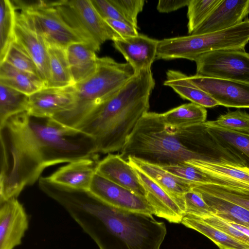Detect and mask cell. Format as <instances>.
<instances>
[{
	"label": "cell",
	"instance_id": "6da1fadb",
	"mask_svg": "<svg viewBox=\"0 0 249 249\" xmlns=\"http://www.w3.org/2000/svg\"><path fill=\"white\" fill-rule=\"evenodd\" d=\"M0 203L17 197L47 167L97 156L96 142L85 133L52 118L27 111L0 126Z\"/></svg>",
	"mask_w": 249,
	"mask_h": 249
},
{
	"label": "cell",
	"instance_id": "7a4b0ae2",
	"mask_svg": "<svg viewBox=\"0 0 249 249\" xmlns=\"http://www.w3.org/2000/svg\"><path fill=\"white\" fill-rule=\"evenodd\" d=\"M48 196L57 202L100 249H160L165 224L151 214L118 209L89 191L52 184Z\"/></svg>",
	"mask_w": 249,
	"mask_h": 249
},
{
	"label": "cell",
	"instance_id": "3957f363",
	"mask_svg": "<svg viewBox=\"0 0 249 249\" xmlns=\"http://www.w3.org/2000/svg\"><path fill=\"white\" fill-rule=\"evenodd\" d=\"M120 155L126 160L133 157L163 166L192 160L217 162L221 151L205 122L173 127L162 123L160 113L148 111L138 122Z\"/></svg>",
	"mask_w": 249,
	"mask_h": 249
},
{
	"label": "cell",
	"instance_id": "277c9868",
	"mask_svg": "<svg viewBox=\"0 0 249 249\" xmlns=\"http://www.w3.org/2000/svg\"><path fill=\"white\" fill-rule=\"evenodd\" d=\"M155 86L151 69L135 73L75 129L94 139L98 154L121 151L138 122L148 112Z\"/></svg>",
	"mask_w": 249,
	"mask_h": 249
},
{
	"label": "cell",
	"instance_id": "5b68a950",
	"mask_svg": "<svg viewBox=\"0 0 249 249\" xmlns=\"http://www.w3.org/2000/svg\"><path fill=\"white\" fill-rule=\"evenodd\" d=\"M134 75L133 69L127 62L119 63L108 56L98 57L95 72L74 84L75 102L71 108L52 118L75 129L92 110L117 91Z\"/></svg>",
	"mask_w": 249,
	"mask_h": 249
},
{
	"label": "cell",
	"instance_id": "8992f818",
	"mask_svg": "<svg viewBox=\"0 0 249 249\" xmlns=\"http://www.w3.org/2000/svg\"><path fill=\"white\" fill-rule=\"evenodd\" d=\"M249 42V19L232 27L211 33L164 38L159 41L158 59L191 61L206 53L222 50L245 51Z\"/></svg>",
	"mask_w": 249,
	"mask_h": 249
},
{
	"label": "cell",
	"instance_id": "52a82bcc",
	"mask_svg": "<svg viewBox=\"0 0 249 249\" xmlns=\"http://www.w3.org/2000/svg\"><path fill=\"white\" fill-rule=\"evenodd\" d=\"M53 5L66 23L95 52L105 41L122 38L100 16L91 0H57Z\"/></svg>",
	"mask_w": 249,
	"mask_h": 249
},
{
	"label": "cell",
	"instance_id": "ba28073f",
	"mask_svg": "<svg viewBox=\"0 0 249 249\" xmlns=\"http://www.w3.org/2000/svg\"><path fill=\"white\" fill-rule=\"evenodd\" d=\"M53 1L14 0L12 2L16 9L28 15L48 44L66 48L74 43L85 42L63 19Z\"/></svg>",
	"mask_w": 249,
	"mask_h": 249
},
{
	"label": "cell",
	"instance_id": "9c48e42d",
	"mask_svg": "<svg viewBox=\"0 0 249 249\" xmlns=\"http://www.w3.org/2000/svg\"><path fill=\"white\" fill-rule=\"evenodd\" d=\"M196 75L249 83V53L222 50L203 54L195 61Z\"/></svg>",
	"mask_w": 249,
	"mask_h": 249
},
{
	"label": "cell",
	"instance_id": "30bf717a",
	"mask_svg": "<svg viewBox=\"0 0 249 249\" xmlns=\"http://www.w3.org/2000/svg\"><path fill=\"white\" fill-rule=\"evenodd\" d=\"M89 191L110 206L128 211L154 214L153 208L145 197L111 181L96 172Z\"/></svg>",
	"mask_w": 249,
	"mask_h": 249
},
{
	"label": "cell",
	"instance_id": "8fae6325",
	"mask_svg": "<svg viewBox=\"0 0 249 249\" xmlns=\"http://www.w3.org/2000/svg\"><path fill=\"white\" fill-rule=\"evenodd\" d=\"M14 41L34 61L46 87L50 76L48 44L28 15L22 10L17 13Z\"/></svg>",
	"mask_w": 249,
	"mask_h": 249
},
{
	"label": "cell",
	"instance_id": "7c38bea8",
	"mask_svg": "<svg viewBox=\"0 0 249 249\" xmlns=\"http://www.w3.org/2000/svg\"><path fill=\"white\" fill-rule=\"evenodd\" d=\"M188 79L219 105L227 107L249 108V83L196 74L188 76Z\"/></svg>",
	"mask_w": 249,
	"mask_h": 249
},
{
	"label": "cell",
	"instance_id": "4fadbf2b",
	"mask_svg": "<svg viewBox=\"0 0 249 249\" xmlns=\"http://www.w3.org/2000/svg\"><path fill=\"white\" fill-rule=\"evenodd\" d=\"M0 203V249H14L28 228V215L16 197Z\"/></svg>",
	"mask_w": 249,
	"mask_h": 249
},
{
	"label": "cell",
	"instance_id": "5bb4252c",
	"mask_svg": "<svg viewBox=\"0 0 249 249\" xmlns=\"http://www.w3.org/2000/svg\"><path fill=\"white\" fill-rule=\"evenodd\" d=\"M74 85L63 88H44L29 96V114L52 118L70 109L75 102Z\"/></svg>",
	"mask_w": 249,
	"mask_h": 249
},
{
	"label": "cell",
	"instance_id": "9a60e30c",
	"mask_svg": "<svg viewBox=\"0 0 249 249\" xmlns=\"http://www.w3.org/2000/svg\"><path fill=\"white\" fill-rule=\"evenodd\" d=\"M159 41L139 34L135 36L116 39L113 45L137 73L151 69L157 57Z\"/></svg>",
	"mask_w": 249,
	"mask_h": 249
},
{
	"label": "cell",
	"instance_id": "2e32d148",
	"mask_svg": "<svg viewBox=\"0 0 249 249\" xmlns=\"http://www.w3.org/2000/svg\"><path fill=\"white\" fill-rule=\"evenodd\" d=\"M249 14V0H222L191 35L225 30L243 22Z\"/></svg>",
	"mask_w": 249,
	"mask_h": 249
},
{
	"label": "cell",
	"instance_id": "e0dca14e",
	"mask_svg": "<svg viewBox=\"0 0 249 249\" xmlns=\"http://www.w3.org/2000/svg\"><path fill=\"white\" fill-rule=\"evenodd\" d=\"M126 160L132 166L142 171L161 187L185 214L184 195L193 188V184L174 176L158 165L133 157H129Z\"/></svg>",
	"mask_w": 249,
	"mask_h": 249
},
{
	"label": "cell",
	"instance_id": "ac0fdd59",
	"mask_svg": "<svg viewBox=\"0 0 249 249\" xmlns=\"http://www.w3.org/2000/svg\"><path fill=\"white\" fill-rule=\"evenodd\" d=\"M96 171L111 181L145 197L144 189L134 169L120 154H108L98 161Z\"/></svg>",
	"mask_w": 249,
	"mask_h": 249
},
{
	"label": "cell",
	"instance_id": "d6986e66",
	"mask_svg": "<svg viewBox=\"0 0 249 249\" xmlns=\"http://www.w3.org/2000/svg\"><path fill=\"white\" fill-rule=\"evenodd\" d=\"M98 161L97 155L71 162L47 177L52 182L59 185L75 190L89 191L96 172Z\"/></svg>",
	"mask_w": 249,
	"mask_h": 249
},
{
	"label": "cell",
	"instance_id": "ffe728a7",
	"mask_svg": "<svg viewBox=\"0 0 249 249\" xmlns=\"http://www.w3.org/2000/svg\"><path fill=\"white\" fill-rule=\"evenodd\" d=\"M132 167L144 189L145 197L153 208L154 214L170 223H181L185 214L175 201L150 178Z\"/></svg>",
	"mask_w": 249,
	"mask_h": 249
},
{
	"label": "cell",
	"instance_id": "44dd1931",
	"mask_svg": "<svg viewBox=\"0 0 249 249\" xmlns=\"http://www.w3.org/2000/svg\"><path fill=\"white\" fill-rule=\"evenodd\" d=\"M71 72L74 84L93 74L96 70L98 57L88 44L76 42L66 48Z\"/></svg>",
	"mask_w": 249,
	"mask_h": 249
},
{
	"label": "cell",
	"instance_id": "7402d4cb",
	"mask_svg": "<svg viewBox=\"0 0 249 249\" xmlns=\"http://www.w3.org/2000/svg\"><path fill=\"white\" fill-rule=\"evenodd\" d=\"M207 130L214 141L241 160L249 169V134L227 129L206 121Z\"/></svg>",
	"mask_w": 249,
	"mask_h": 249
},
{
	"label": "cell",
	"instance_id": "603a6c76",
	"mask_svg": "<svg viewBox=\"0 0 249 249\" xmlns=\"http://www.w3.org/2000/svg\"><path fill=\"white\" fill-rule=\"evenodd\" d=\"M163 84L171 88L182 98L205 108L219 105L209 95L192 83L188 76L179 71L168 70Z\"/></svg>",
	"mask_w": 249,
	"mask_h": 249
},
{
	"label": "cell",
	"instance_id": "cb8c5ba5",
	"mask_svg": "<svg viewBox=\"0 0 249 249\" xmlns=\"http://www.w3.org/2000/svg\"><path fill=\"white\" fill-rule=\"evenodd\" d=\"M0 83L29 96L45 87L39 76L17 69L6 61L0 64Z\"/></svg>",
	"mask_w": 249,
	"mask_h": 249
},
{
	"label": "cell",
	"instance_id": "d4e9b609",
	"mask_svg": "<svg viewBox=\"0 0 249 249\" xmlns=\"http://www.w3.org/2000/svg\"><path fill=\"white\" fill-rule=\"evenodd\" d=\"M48 46L50 76L45 88H63L74 85L66 48L53 44H48Z\"/></svg>",
	"mask_w": 249,
	"mask_h": 249
},
{
	"label": "cell",
	"instance_id": "484cf974",
	"mask_svg": "<svg viewBox=\"0 0 249 249\" xmlns=\"http://www.w3.org/2000/svg\"><path fill=\"white\" fill-rule=\"evenodd\" d=\"M207 111L205 107L191 103L160 113L162 123L166 126L184 127L206 122Z\"/></svg>",
	"mask_w": 249,
	"mask_h": 249
},
{
	"label": "cell",
	"instance_id": "4316f807",
	"mask_svg": "<svg viewBox=\"0 0 249 249\" xmlns=\"http://www.w3.org/2000/svg\"><path fill=\"white\" fill-rule=\"evenodd\" d=\"M181 223L203 234L214 243L220 249H249V246L235 239L198 218L185 215Z\"/></svg>",
	"mask_w": 249,
	"mask_h": 249
},
{
	"label": "cell",
	"instance_id": "83f0119b",
	"mask_svg": "<svg viewBox=\"0 0 249 249\" xmlns=\"http://www.w3.org/2000/svg\"><path fill=\"white\" fill-rule=\"evenodd\" d=\"M198 192L212 209L214 215L229 223L249 228V210L227 200L205 193Z\"/></svg>",
	"mask_w": 249,
	"mask_h": 249
},
{
	"label": "cell",
	"instance_id": "f1b7e54d",
	"mask_svg": "<svg viewBox=\"0 0 249 249\" xmlns=\"http://www.w3.org/2000/svg\"><path fill=\"white\" fill-rule=\"evenodd\" d=\"M16 8L9 0H0V64L15 40Z\"/></svg>",
	"mask_w": 249,
	"mask_h": 249
},
{
	"label": "cell",
	"instance_id": "f546056e",
	"mask_svg": "<svg viewBox=\"0 0 249 249\" xmlns=\"http://www.w3.org/2000/svg\"><path fill=\"white\" fill-rule=\"evenodd\" d=\"M29 96L0 83V126L10 117L25 111Z\"/></svg>",
	"mask_w": 249,
	"mask_h": 249
},
{
	"label": "cell",
	"instance_id": "4dcf8cb0",
	"mask_svg": "<svg viewBox=\"0 0 249 249\" xmlns=\"http://www.w3.org/2000/svg\"><path fill=\"white\" fill-rule=\"evenodd\" d=\"M193 189L231 201L249 211V189L211 184H195Z\"/></svg>",
	"mask_w": 249,
	"mask_h": 249
},
{
	"label": "cell",
	"instance_id": "1f68e13d",
	"mask_svg": "<svg viewBox=\"0 0 249 249\" xmlns=\"http://www.w3.org/2000/svg\"><path fill=\"white\" fill-rule=\"evenodd\" d=\"M185 163L191 165L204 172L228 177L249 185V169L246 167L201 160H190Z\"/></svg>",
	"mask_w": 249,
	"mask_h": 249
},
{
	"label": "cell",
	"instance_id": "d6a6232c",
	"mask_svg": "<svg viewBox=\"0 0 249 249\" xmlns=\"http://www.w3.org/2000/svg\"><path fill=\"white\" fill-rule=\"evenodd\" d=\"M222 0H190L187 7L188 34L200 26L221 2Z\"/></svg>",
	"mask_w": 249,
	"mask_h": 249
},
{
	"label": "cell",
	"instance_id": "836d02e7",
	"mask_svg": "<svg viewBox=\"0 0 249 249\" xmlns=\"http://www.w3.org/2000/svg\"><path fill=\"white\" fill-rule=\"evenodd\" d=\"M211 123L219 127L249 134V114L240 110L229 111Z\"/></svg>",
	"mask_w": 249,
	"mask_h": 249
},
{
	"label": "cell",
	"instance_id": "e575fe53",
	"mask_svg": "<svg viewBox=\"0 0 249 249\" xmlns=\"http://www.w3.org/2000/svg\"><path fill=\"white\" fill-rule=\"evenodd\" d=\"M5 61L17 69L36 74L41 77L39 70L34 61L15 41L9 50Z\"/></svg>",
	"mask_w": 249,
	"mask_h": 249
},
{
	"label": "cell",
	"instance_id": "d590c367",
	"mask_svg": "<svg viewBox=\"0 0 249 249\" xmlns=\"http://www.w3.org/2000/svg\"><path fill=\"white\" fill-rule=\"evenodd\" d=\"M185 215L202 218L213 214L198 192L192 189L184 195Z\"/></svg>",
	"mask_w": 249,
	"mask_h": 249
},
{
	"label": "cell",
	"instance_id": "8d00e7d4",
	"mask_svg": "<svg viewBox=\"0 0 249 249\" xmlns=\"http://www.w3.org/2000/svg\"><path fill=\"white\" fill-rule=\"evenodd\" d=\"M130 24L138 29L137 18L144 4L143 0H109Z\"/></svg>",
	"mask_w": 249,
	"mask_h": 249
},
{
	"label": "cell",
	"instance_id": "74e56055",
	"mask_svg": "<svg viewBox=\"0 0 249 249\" xmlns=\"http://www.w3.org/2000/svg\"><path fill=\"white\" fill-rule=\"evenodd\" d=\"M199 219L220 230L235 239L249 246V236L233 227L222 218L212 214Z\"/></svg>",
	"mask_w": 249,
	"mask_h": 249
},
{
	"label": "cell",
	"instance_id": "f35d334b",
	"mask_svg": "<svg viewBox=\"0 0 249 249\" xmlns=\"http://www.w3.org/2000/svg\"><path fill=\"white\" fill-rule=\"evenodd\" d=\"M91 1L97 12L105 20L110 19L128 23L109 0H91Z\"/></svg>",
	"mask_w": 249,
	"mask_h": 249
},
{
	"label": "cell",
	"instance_id": "ab89813d",
	"mask_svg": "<svg viewBox=\"0 0 249 249\" xmlns=\"http://www.w3.org/2000/svg\"><path fill=\"white\" fill-rule=\"evenodd\" d=\"M105 20L123 38L135 36L139 34L137 29L127 22L110 19Z\"/></svg>",
	"mask_w": 249,
	"mask_h": 249
},
{
	"label": "cell",
	"instance_id": "60d3db41",
	"mask_svg": "<svg viewBox=\"0 0 249 249\" xmlns=\"http://www.w3.org/2000/svg\"><path fill=\"white\" fill-rule=\"evenodd\" d=\"M190 0H160L157 9L160 13H169L188 6Z\"/></svg>",
	"mask_w": 249,
	"mask_h": 249
},
{
	"label": "cell",
	"instance_id": "b9f144b4",
	"mask_svg": "<svg viewBox=\"0 0 249 249\" xmlns=\"http://www.w3.org/2000/svg\"><path fill=\"white\" fill-rule=\"evenodd\" d=\"M233 227L235 228L237 230H239L240 231L242 232L246 235L249 236V228L244 226L242 225H240L233 223H229Z\"/></svg>",
	"mask_w": 249,
	"mask_h": 249
}]
</instances>
